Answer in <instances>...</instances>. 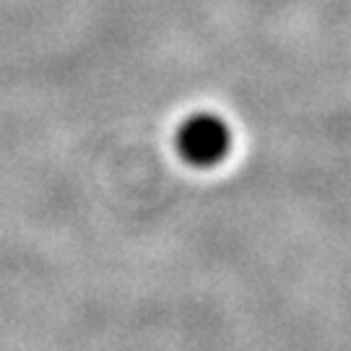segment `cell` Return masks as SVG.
I'll return each instance as SVG.
<instances>
[{
  "instance_id": "1",
  "label": "cell",
  "mask_w": 351,
  "mask_h": 351,
  "mask_svg": "<svg viewBox=\"0 0 351 351\" xmlns=\"http://www.w3.org/2000/svg\"><path fill=\"white\" fill-rule=\"evenodd\" d=\"M232 146V133L221 117L208 112L188 117L177 130V151L195 167H213L224 159Z\"/></svg>"
}]
</instances>
